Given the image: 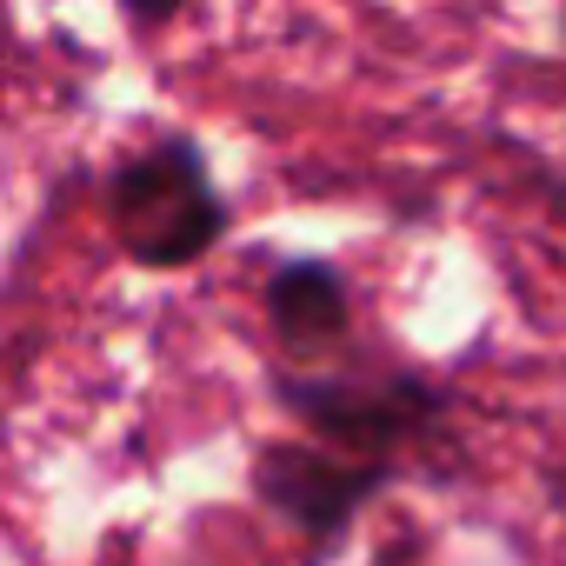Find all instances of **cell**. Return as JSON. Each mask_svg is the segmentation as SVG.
Wrapping results in <instances>:
<instances>
[{
    "label": "cell",
    "mask_w": 566,
    "mask_h": 566,
    "mask_svg": "<svg viewBox=\"0 0 566 566\" xmlns=\"http://www.w3.org/2000/svg\"><path fill=\"white\" fill-rule=\"evenodd\" d=\"M107 220L134 266H193L227 233V200L187 134L147 140L107 180Z\"/></svg>",
    "instance_id": "1"
},
{
    "label": "cell",
    "mask_w": 566,
    "mask_h": 566,
    "mask_svg": "<svg viewBox=\"0 0 566 566\" xmlns=\"http://www.w3.org/2000/svg\"><path fill=\"white\" fill-rule=\"evenodd\" d=\"M280 407H287L301 427H314L321 440L347 447V453L387 460L394 447L440 427L447 394L427 374H354V380H340V374H287L280 380Z\"/></svg>",
    "instance_id": "2"
},
{
    "label": "cell",
    "mask_w": 566,
    "mask_h": 566,
    "mask_svg": "<svg viewBox=\"0 0 566 566\" xmlns=\"http://www.w3.org/2000/svg\"><path fill=\"white\" fill-rule=\"evenodd\" d=\"M380 486H387V460H367V453H327V447H301V440H273L253 460V493L321 546H334Z\"/></svg>",
    "instance_id": "3"
},
{
    "label": "cell",
    "mask_w": 566,
    "mask_h": 566,
    "mask_svg": "<svg viewBox=\"0 0 566 566\" xmlns=\"http://www.w3.org/2000/svg\"><path fill=\"white\" fill-rule=\"evenodd\" d=\"M347 314H354V301H347V280H340L334 260H287L266 280V321L294 354L340 340Z\"/></svg>",
    "instance_id": "4"
},
{
    "label": "cell",
    "mask_w": 566,
    "mask_h": 566,
    "mask_svg": "<svg viewBox=\"0 0 566 566\" xmlns=\"http://www.w3.org/2000/svg\"><path fill=\"white\" fill-rule=\"evenodd\" d=\"M187 8V0H127V14L140 21V28H160V21H174Z\"/></svg>",
    "instance_id": "5"
}]
</instances>
